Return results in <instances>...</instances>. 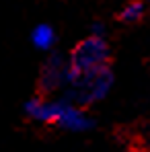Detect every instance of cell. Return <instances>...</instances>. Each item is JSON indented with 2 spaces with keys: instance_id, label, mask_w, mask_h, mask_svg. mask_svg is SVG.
Wrapping results in <instances>:
<instances>
[{
  "instance_id": "3957f363",
  "label": "cell",
  "mask_w": 150,
  "mask_h": 152,
  "mask_svg": "<svg viewBox=\"0 0 150 152\" xmlns=\"http://www.w3.org/2000/svg\"><path fill=\"white\" fill-rule=\"evenodd\" d=\"M111 72L107 68H103L99 72L93 74H84V76H74L70 78V99H74L76 105H89V103H97L101 101L109 88H111Z\"/></svg>"
},
{
  "instance_id": "5b68a950",
  "label": "cell",
  "mask_w": 150,
  "mask_h": 152,
  "mask_svg": "<svg viewBox=\"0 0 150 152\" xmlns=\"http://www.w3.org/2000/svg\"><path fill=\"white\" fill-rule=\"evenodd\" d=\"M31 41L37 50H50L51 45L56 43V31L50 25H37L31 33Z\"/></svg>"
},
{
  "instance_id": "7a4b0ae2",
  "label": "cell",
  "mask_w": 150,
  "mask_h": 152,
  "mask_svg": "<svg viewBox=\"0 0 150 152\" xmlns=\"http://www.w3.org/2000/svg\"><path fill=\"white\" fill-rule=\"evenodd\" d=\"M107 60H109V45H107V41L101 35H91V37L82 39L72 50L70 58H68L70 78L99 72L103 68H107Z\"/></svg>"
},
{
  "instance_id": "8992f818",
  "label": "cell",
  "mask_w": 150,
  "mask_h": 152,
  "mask_svg": "<svg viewBox=\"0 0 150 152\" xmlns=\"http://www.w3.org/2000/svg\"><path fill=\"white\" fill-rule=\"evenodd\" d=\"M144 4L142 2H138V0H134V2H127L124 8H121V12H119V19L125 21V23H136V21H140L142 17H144Z\"/></svg>"
},
{
  "instance_id": "277c9868",
  "label": "cell",
  "mask_w": 150,
  "mask_h": 152,
  "mask_svg": "<svg viewBox=\"0 0 150 152\" xmlns=\"http://www.w3.org/2000/svg\"><path fill=\"white\" fill-rule=\"evenodd\" d=\"M70 84V64L68 60L53 56L48 60V64L43 66L41 72V86L45 91H56L60 86H68Z\"/></svg>"
},
{
  "instance_id": "6da1fadb",
  "label": "cell",
  "mask_w": 150,
  "mask_h": 152,
  "mask_svg": "<svg viewBox=\"0 0 150 152\" xmlns=\"http://www.w3.org/2000/svg\"><path fill=\"white\" fill-rule=\"evenodd\" d=\"M27 115L41 124H53L68 132H84L93 126V119L74 103L50 101V99H31L25 105Z\"/></svg>"
}]
</instances>
